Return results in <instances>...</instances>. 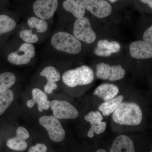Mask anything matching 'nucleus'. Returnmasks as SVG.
I'll return each instance as SVG.
<instances>
[{
	"label": "nucleus",
	"instance_id": "f257e3e1",
	"mask_svg": "<svg viewBox=\"0 0 152 152\" xmlns=\"http://www.w3.org/2000/svg\"><path fill=\"white\" fill-rule=\"evenodd\" d=\"M112 117L114 121L119 124L137 126L141 123L143 114L137 104L122 102L113 112Z\"/></svg>",
	"mask_w": 152,
	"mask_h": 152
},
{
	"label": "nucleus",
	"instance_id": "f03ea898",
	"mask_svg": "<svg viewBox=\"0 0 152 152\" xmlns=\"http://www.w3.org/2000/svg\"><path fill=\"white\" fill-rule=\"evenodd\" d=\"M63 81L68 87L89 84L94 79V72L88 66L83 65L75 69L66 71L62 75Z\"/></svg>",
	"mask_w": 152,
	"mask_h": 152
},
{
	"label": "nucleus",
	"instance_id": "7ed1b4c3",
	"mask_svg": "<svg viewBox=\"0 0 152 152\" xmlns=\"http://www.w3.org/2000/svg\"><path fill=\"white\" fill-rule=\"evenodd\" d=\"M51 43L56 50L70 54H77L82 50L80 41L72 35L65 32L55 34L52 37Z\"/></svg>",
	"mask_w": 152,
	"mask_h": 152
},
{
	"label": "nucleus",
	"instance_id": "20e7f679",
	"mask_svg": "<svg viewBox=\"0 0 152 152\" xmlns=\"http://www.w3.org/2000/svg\"><path fill=\"white\" fill-rule=\"evenodd\" d=\"M74 37L79 41L92 44L96 39V35L91 26L89 19L83 17L76 20L74 24Z\"/></svg>",
	"mask_w": 152,
	"mask_h": 152
},
{
	"label": "nucleus",
	"instance_id": "39448f33",
	"mask_svg": "<svg viewBox=\"0 0 152 152\" xmlns=\"http://www.w3.org/2000/svg\"><path fill=\"white\" fill-rule=\"evenodd\" d=\"M39 122L48 131L49 137L55 142L62 141L65 131L58 119L54 116L45 115L39 119Z\"/></svg>",
	"mask_w": 152,
	"mask_h": 152
},
{
	"label": "nucleus",
	"instance_id": "423d86ee",
	"mask_svg": "<svg viewBox=\"0 0 152 152\" xmlns=\"http://www.w3.org/2000/svg\"><path fill=\"white\" fill-rule=\"evenodd\" d=\"M126 75V71L121 65L111 66L101 63L96 66V75L99 78L111 81L123 79Z\"/></svg>",
	"mask_w": 152,
	"mask_h": 152
},
{
	"label": "nucleus",
	"instance_id": "0eeeda50",
	"mask_svg": "<svg viewBox=\"0 0 152 152\" xmlns=\"http://www.w3.org/2000/svg\"><path fill=\"white\" fill-rule=\"evenodd\" d=\"M50 107L54 116L58 119H73L79 116L77 110L66 101H53Z\"/></svg>",
	"mask_w": 152,
	"mask_h": 152
},
{
	"label": "nucleus",
	"instance_id": "6e6552de",
	"mask_svg": "<svg viewBox=\"0 0 152 152\" xmlns=\"http://www.w3.org/2000/svg\"><path fill=\"white\" fill-rule=\"evenodd\" d=\"M35 54L34 47L32 44L25 43L17 52L10 53L7 59L11 64L16 65L26 64L35 56Z\"/></svg>",
	"mask_w": 152,
	"mask_h": 152
},
{
	"label": "nucleus",
	"instance_id": "1a4fd4ad",
	"mask_svg": "<svg viewBox=\"0 0 152 152\" xmlns=\"http://www.w3.org/2000/svg\"><path fill=\"white\" fill-rule=\"evenodd\" d=\"M58 0H36L33 10L36 16L44 20L53 16L58 8Z\"/></svg>",
	"mask_w": 152,
	"mask_h": 152
},
{
	"label": "nucleus",
	"instance_id": "9d476101",
	"mask_svg": "<svg viewBox=\"0 0 152 152\" xmlns=\"http://www.w3.org/2000/svg\"><path fill=\"white\" fill-rule=\"evenodd\" d=\"M83 3L86 10L99 18L109 16L113 10L110 4L105 0H83Z\"/></svg>",
	"mask_w": 152,
	"mask_h": 152
},
{
	"label": "nucleus",
	"instance_id": "9b49d317",
	"mask_svg": "<svg viewBox=\"0 0 152 152\" xmlns=\"http://www.w3.org/2000/svg\"><path fill=\"white\" fill-rule=\"evenodd\" d=\"M131 56L137 59H147L152 58V44L144 40L133 42L129 47Z\"/></svg>",
	"mask_w": 152,
	"mask_h": 152
},
{
	"label": "nucleus",
	"instance_id": "f8f14e48",
	"mask_svg": "<svg viewBox=\"0 0 152 152\" xmlns=\"http://www.w3.org/2000/svg\"><path fill=\"white\" fill-rule=\"evenodd\" d=\"M85 120L91 124V127L88 133L89 137H94V133L100 134L104 133L107 127V123L102 122L103 118L100 112L91 111L88 113L84 118Z\"/></svg>",
	"mask_w": 152,
	"mask_h": 152
},
{
	"label": "nucleus",
	"instance_id": "ddd939ff",
	"mask_svg": "<svg viewBox=\"0 0 152 152\" xmlns=\"http://www.w3.org/2000/svg\"><path fill=\"white\" fill-rule=\"evenodd\" d=\"M29 137L28 131L23 127H19L17 129L15 137L8 140L7 145L12 150L24 151L27 147L26 140Z\"/></svg>",
	"mask_w": 152,
	"mask_h": 152
},
{
	"label": "nucleus",
	"instance_id": "4468645a",
	"mask_svg": "<svg viewBox=\"0 0 152 152\" xmlns=\"http://www.w3.org/2000/svg\"><path fill=\"white\" fill-rule=\"evenodd\" d=\"M33 99L27 102L28 107L32 108L35 104H37L38 110L43 112V110H48L50 107L51 102L48 100L47 95L40 89L34 88L32 91Z\"/></svg>",
	"mask_w": 152,
	"mask_h": 152
},
{
	"label": "nucleus",
	"instance_id": "2eb2a0df",
	"mask_svg": "<svg viewBox=\"0 0 152 152\" xmlns=\"http://www.w3.org/2000/svg\"><path fill=\"white\" fill-rule=\"evenodd\" d=\"M110 152H135L134 144L128 136L121 135L114 140Z\"/></svg>",
	"mask_w": 152,
	"mask_h": 152
},
{
	"label": "nucleus",
	"instance_id": "dca6fc26",
	"mask_svg": "<svg viewBox=\"0 0 152 152\" xmlns=\"http://www.w3.org/2000/svg\"><path fill=\"white\" fill-rule=\"evenodd\" d=\"M119 92V88L115 85L104 83L96 88L94 94L102 99L104 102H107L115 97Z\"/></svg>",
	"mask_w": 152,
	"mask_h": 152
},
{
	"label": "nucleus",
	"instance_id": "f3484780",
	"mask_svg": "<svg viewBox=\"0 0 152 152\" xmlns=\"http://www.w3.org/2000/svg\"><path fill=\"white\" fill-rule=\"evenodd\" d=\"M63 6L66 11L71 13L77 19L84 17L86 10L83 0H65Z\"/></svg>",
	"mask_w": 152,
	"mask_h": 152
},
{
	"label": "nucleus",
	"instance_id": "a211bd4d",
	"mask_svg": "<svg viewBox=\"0 0 152 152\" xmlns=\"http://www.w3.org/2000/svg\"><path fill=\"white\" fill-rule=\"evenodd\" d=\"M122 95L118 96L112 99L104 102L101 104L99 107L100 111L102 112L104 116H109L115 111L124 99Z\"/></svg>",
	"mask_w": 152,
	"mask_h": 152
},
{
	"label": "nucleus",
	"instance_id": "6ab92c4d",
	"mask_svg": "<svg viewBox=\"0 0 152 152\" xmlns=\"http://www.w3.org/2000/svg\"><path fill=\"white\" fill-rule=\"evenodd\" d=\"M15 76L12 73L6 72L0 75V93L5 91L12 86L16 82Z\"/></svg>",
	"mask_w": 152,
	"mask_h": 152
},
{
	"label": "nucleus",
	"instance_id": "aec40b11",
	"mask_svg": "<svg viewBox=\"0 0 152 152\" xmlns=\"http://www.w3.org/2000/svg\"><path fill=\"white\" fill-rule=\"evenodd\" d=\"M16 26L15 20L6 15H0V35L10 32Z\"/></svg>",
	"mask_w": 152,
	"mask_h": 152
},
{
	"label": "nucleus",
	"instance_id": "412c9836",
	"mask_svg": "<svg viewBox=\"0 0 152 152\" xmlns=\"http://www.w3.org/2000/svg\"><path fill=\"white\" fill-rule=\"evenodd\" d=\"M14 99V94L11 90H8L0 93V115L10 105Z\"/></svg>",
	"mask_w": 152,
	"mask_h": 152
},
{
	"label": "nucleus",
	"instance_id": "4be33fe9",
	"mask_svg": "<svg viewBox=\"0 0 152 152\" xmlns=\"http://www.w3.org/2000/svg\"><path fill=\"white\" fill-rule=\"evenodd\" d=\"M28 24L32 28H36L38 33L45 32L48 28V24L45 20L37 17H32L28 20Z\"/></svg>",
	"mask_w": 152,
	"mask_h": 152
},
{
	"label": "nucleus",
	"instance_id": "5701e85b",
	"mask_svg": "<svg viewBox=\"0 0 152 152\" xmlns=\"http://www.w3.org/2000/svg\"><path fill=\"white\" fill-rule=\"evenodd\" d=\"M40 75L46 78L48 81L56 82L61 78V75L54 67L49 66L43 70Z\"/></svg>",
	"mask_w": 152,
	"mask_h": 152
},
{
	"label": "nucleus",
	"instance_id": "b1692460",
	"mask_svg": "<svg viewBox=\"0 0 152 152\" xmlns=\"http://www.w3.org/2000/svg\"><path fill=\"white\" fill-rule=\"evenodd\" d=\"M97 47L107 50L112 54L118 53L121 49L119 43L116 41L109 42L107 40H101L98 42Z\"/></svg>",
	"mask_w": 152,
	"mask_h": 152
},
{
	"label": "nucleus",
	"instance_id": "393cba45",
	"mask_svg": "<svg viewBox=\"0 0 152 152\" xmlns=\"http://www.w3.org/2000/svg\"><path fill=\"white\" fill-rule=\"evenodd\" d=\"M20 37L26 43H35L39 40L38 36L37 34H33L31 30H22L20 32Z\"/></svg>",
	"mask_w": 152,
	"mask_h": 152
},
{
	"label": "nucleus",
	"instance_id": "a878e982",
	"mask_svg": "<svg viewBox=\"0 0 152 152\" xmlns=\"http://www.w3.org/2000/svg\"><path fill=\"white\" fill-rule=\"evenodd\" d=\"M94 53L97 56L102 57H108L111 56L113 54L106 49L101 48L97 47L94 50Z\"/></svg>",
	"mask_w": 152,
	"mask_h": 152
},
{
	"label": "nucleus",
	"instance_id": "bb28decb",
	"mask_svg": "<svg viewBox=\"0 0 152 152\" xmlns=\"http://www.w3.org/2000/svg\"><path fill=\"white\" fill-rule=\"evenodd\" d=\"M48 148L45 144H37L35 146L31 147L28 152H46Z\"/></svg>",
	"mask_w": 152,
	"mask_h": 152
},
{
	"label": "nucleus",
	"instance_id": "cd10ccee",
	"mask_svg": "<svg viewBox=\"0 0 152 152\" xmlns=\"http://www.w3.org/2000/svg\"><path fill=\"white\" fill-rule=\"evenodd\" d=\"M57 84L56 82L47 81L46 84L44 87L45 92L48 94H51L53 93L54 90L57 88Z\"/></svg>",
	"mask_w": 152,
	"mask_h": 152
},
{
	"label": "nucleus",
	"instance_id": "c85d7f7f",
	"mask_svg": "<svg viewBox=\"0 0 152 152\" xmlns=\"http://www.w3.org/2000/svg\"><path fill=\"white\" fill-rule=\"evenodd\" d=\"M144 41L152 43V26H151L144 33L143 36Z\"/></svg>",
	"mask_w": 152,
	"mask_h": 152
},
{
	"label": "nucleus",
	"instance_id": "c756f323",
	"mask_svg": "<svg viewBox=\"0 0 152 152\" xmlns=\"http://www.w3.org/2000/svg\"><path fill=\"white\" fill-rule=\"evenodd\" d=\"M142 2L148 4L151 9H152V0H140Z\"/></svg>",
	"mask_w": 152,
	"mask_h": 152
},
{
	"label": "nucleus",
	"instance_id": "7c9ffc66",
	"mask_svg": "<svg viewBox=\"0 0 152 152\" xmlns=\"http://www.w3.org/2000/svg\"><path fill=\"white\" fill-rule=\"evenodd\" d=\"M95 152H107L105 150L103 149H100L96 151Z\"/></svg>",
	"mask_w": 152,
	"mask_h": 152
},
{
	"label": "nucleus",
	"instance_id": "2f4dec72",
	"mask_svg": "<svg viewBox=\"0 0 152 152\" xmlns=\"http://www.w3.org/2000/svg\"><path fill=\"white\" fill-rule=\"evenodd\" d=\"M110 2L112 3L115 2L117 1H118V0H109Z\"/></svg>",
	"mask_w": 152,
	"mask_h": 152
},
{
	"label": "nucleus",
	"instance_id": "473e14b6",
	"mask_svg": "<svg viewBox=\"0 0 152 152\" xmlns=\"http://www.w3.org/2000/svg\"><path fill=\"white\" fill-rule=\"evenodd\" d=\"M151 152H152V151H151Z\"/></svg>",
	"mask_w": 152,
	"mask_h": 152
}]
</instances>
